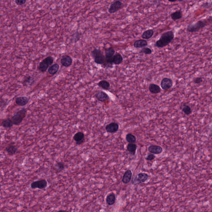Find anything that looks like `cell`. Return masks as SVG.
Wrapping results in <instances>:
<instances>
[{"label":"cell","instance_id":"1","mask_svg":"<svg viewBox=\"0 0 212 212\" xmlns=\"http://www.w3.org/2000/svg\"><path fill=\"white\" fill-rule=\"evenodd\" d=\"M175 37L174 33L172 31L165 32L161 35L159 40L155 43V46L158 48H163L169 45Z\"/></svg>","mask_w":212,"mask_h":212},{"label":"cell","instance_id":"2","mask_svg":"<svg viewBox=\"0 0 212 212\" xmlns=\"http://www.w3.org/2000/svg\"><path fill=\"white\" fill-rule=\"evenodd\" d=\"M209 24V22L206 20H199L194 23L189 24L187 26L186 30L189 33H193L198 32L202 30Z\"/></svg>","mask_w":212,"mask_h":212},{"label":"cell","instance_id":"3","mask_svg":"<svg viewBox=\"0 0 212 212\" xmlns=\"http://www.w3.org/2000/svg\"><path fill=\"white\" fill-rule=\"evenodd\" d=\"M27 113V110L24 108L19 110L15 113L11 118H10L14 125L15 126H19L20 125L26 117Z\"/></svg>","mask_w":212,"mask_h":212},{"label":"cell","instance_id":"4","mask_svg":"<svg viewBox=\"0 0 212 212\" xmlns=\"http://www.w3.org/2000/svg\"><path fill=\"white\" fill-rule=\"evenodd\" d=\"M91 56L96 64L100 65L104 64L105 62V56L99 49H94L91 52Z\"/></svg>","mask_w":212,"mask_h":212},{"label":"cell","instance_id":"5","mask_svg":"<svg viewBox=\"0 0 212 212\" xmlns=\"http://www.w3.org/2000/svg\"><path fill=\"white\" fill-rule=\"evenodd\" d=\"M149 176L146 173H140L135 176L132 180V184L134 185L140 184L146 181Z\"/></svg>","mask_w":212,"mask_h":212},{"label":"cell","instance_id":"6","mask_svg":"<svg viewBox=\"0 0 212 212\" xmlns=\"http://www.w3.org/2000/svg\"><path fill=\"white\" fill-rule=\"evenodd\" d=\"M47 182L44 179L36 181L33 182L31 184V188L33 189L38 188L39 189H43L45 188L47 186Z\"/></svg>","mask_w":212,"mask_h":212},{"label":"cell","instance_id":"7","mask_svg":"<svg viewBox=\"0 0 212 212\" xmlns=\"http://www.w3.org/2000/svg\"><path fill=\"white\" fill-rule=\"evenodd\" d=\"M123 7V3L120 1H116L111 4L108 9L110 14H114Z\"/></svg>","mask_w":212,"mask_h":212},{"label":"cell","instance_id":"8","mask_svg":"<svg viewBox=\"0 0 212 212\" xmlns=\"http://www.w3.org/2000/svg\"><path fill=\"white\" fill-rule=\"evenodd\" d=\"M119 125L115 122H112L106 125L105 129L106 131L110 133H115L118 131Z\"/></svg>","mask_w":212,"mask_h":212},{"label":"cell","instance_id":"9","mask_svg":"<svg viewBox=\"0 0 212 212\" xmlns=\"http://www.w3.org/2000/svg\"><path fill=\"white\" fill-rule=\"evenodd\" d=\"M72 58L69 56L64 55L62 56L61 59V64L66 67H68L72 64Z\"/></svg>","mask_w":212,"mask_h":212},{"label":"cell","instance_id":"10","mask_svg":"<svg viewBox=\"0 0 212 212\" xmlns=\"http://www.w3.org/2000/svg\"><path fill=\"white\" fill-rule=\"evenodd\" d=\"M73 139L76 142L75 144L76 145H81L83 144L85 141L84 134L82 132H77L74 135Z\"/></svg>","mask_w":212,"mask_h":212},{"label":"cell","instance_id":"11","mask_svg":"<svg viewBox=\"0 0 212 212\" xmlns=\"http://www.w3.org/2000/svg\"><path fill=\"white\" fill-rule=\"evenodd\" d=\"M95 97L98 100L101 102H105L110 99L109 96L105 92L102 91H98L95 95Z\"/></svg>","mask_w":212,"mask_h":212},{"label":"cell","instance_id":"12","mask_svg":"<svg viewBox=\"0 0 212 212\" xmlns=\"http://www.w3.org/2000/svg\"><path fill=\"white\" fill-rule=\"evenodd\" d=\"M173 85V82L171 79L168 78H164L162 80L161 83V86L162 89L164 90L167 89L171 88Z\"/></svg>","mask_w":212,"mask_h":212},{"label":"cell","instance_id":"13","mask_svg":"<svg viewBox=\"0 0 212 212\" xmlns=\"http://www.w3.org/2000/svg\"><path fill=\"white\" fill-rule=\"evenodd\" d=\"M5 151L10 156H13L16 154L18 151L17 147L14 144H10L5 147Z\"/></svg>","mask_w":212,"mask_h":212},{"label":"cell","instance_id":"14","mask_svg":"<svg viewBox=\"0 0 212 212\" xmlns=\"http://www.w3.org/2000/svg\"><path fill=\"white\" fill-rule=\"evenodd\" d=\"M29 98L26 96L18 97L16 99V104L19 106H23L28 104L29 102Z\"/></svg>","mask_w":212,"mask_h":212},{"label":"cell","instance_id":"15","mask_svg":"<svg viewBox=\"0 0 212 212\" xmlns=\"http://www.w3.org/2000/svg\"><path fill=\"white\" fill-rule=\"evenodd\" d=\"M148 150L150 153L154 154H160L163 152V148L160 146L151 145L148 148Z\"/></svg>","mask_w":212,"mask_h":212},{"label":"cell","instance_id":"16","mask_svg":"<svg viewBox=\"0 0 212 212\" xmlns=\"http://www.w3.org/2000/svg\"><path fill=\"white\" fill-rule=\"evenodd\" d=\"M14 125L13 122L10 118L3 119L0 124V126L3 127V128H7V129H10L13 127Z\"/></svg>","mask_w":212,"mask_h":212},{"label":"cell","instance_id":"17","mask_svg":"<svg viewBox=\"0 0 212 212\" xmlns=\"http://www.w3.org/2000/svg\"><path fill=\"white\" fill-rule=\"evenodd\" d=\"M132 176V171L130 169H128L124 173L122 178V182L125 184L129 183L131 179Z\"/></svg>","mask_w":212,"mask_h":212},{"label":"cell","instance_id":"18","mask_svg":"<svg viewBox=\"0 0 212 212\" xmlns=\"http://www.w3.org/2000/svg\"><path fill=\"white\" fill-rule=\"evenodd\" d=\"M106 203L108 205H112L114 204L116 201V196L114 193H110L106 196Z\"/></svg>","mask_w":212,"mask_h":212},{"label":"cell","instance_id":"19","mask_svg":"<svg viewBox=\"0 0 212 212\" xmlns=\"http://www.w3.org/2000/svg\"><path fill=\"white\" fill-rule=\"evenodd\" d=\"M148 43L146 40L140 39L135 41L133 44L134 47L136 48H143L147 46Z\"/></svg>","mask_w":212,"mask_h":212},{"label":"cell","instance_id":"20","mask_svg":"<svg viewBox=\"0 0 212 212\" xmlns=\"http://www.w3.org/2000/svg\"><path fill=\"white\" fill-rule=\"evenodd\" d=\"M60 68V66L58 64L51 65L48 69V72L50 75H54L56 74Z\"/></svg>","mask_w":212,"mask_h":212},{"label":"cell","instance_id":"21","mask_svg":"<svg viewBox=\"0 0 212 212\" xmlns=\"http://www.w3.org/2000/svg\"><path fill=\"white\" fill-rule=\"evenodd\" d=\"M170 16L172 20L174 21L179 20L182 18V13L181 10H177L175 12L171 13Z\"/></svg>","mask_w":212,"mask_h":212},{"label":"cell","instance_id":"22","mask_svg":"<svg viewBox=\"0 0 212 212\" xmlns=\"http://www.w3.org/2000/svg\"><path fill=\"white\" fill-rule=\"evenodd\" d=\"M149 89L153 94H157L161 92V87L154 84H150L149 87Z\"/></svg>","mask_w":212,"mask_h":212},{"label":"cell","instance_id":"23","mask_svg":"<svg viewBox=\"0 0 212 212\" xmlns=\"http://www.w3.org/2000/svg\"><path fill=\"white\" fill-rule=\"evenodd\" d=\"M123 58L121 54L119 53H116L114 55L113 57V64L115 65H119L122 63Z\"/></svg>","mask_w":212,"mask_h":212},{"label":"cell","instance_id":"24","mask_svg":"<svg viewBox=\"0 0 212 212\" xmlns=\"http://www.w3.org/2000/svg\"><path fill=\"white\" fill-rule=\"evenodd\" d=\"M154 33V30L152 29H149L144 32L141 37L144 39H148L152 37Z\"/></svg>","mask_w":212,"mask_h":212},{"label":"cell","instance_id":"25","mask_svg":"<svg viewBox=\"0 0 212 212\" xmlns=\"http://www.w3.org/2000/svg\"><path fill=\"white\" fill-rule=\"evenodd\" d=\"M49 66V65L47 64L45 62V60H43L39 63L38 67V69L40 72H45L47 71Z\"/></svg>","mask_w":212,"mask_h":212},{"label":"cell","instance_id":"26","mask_svg":"<svg viewBox=\"0 0 212 212\" xmlns=\"http://www.w3.org/2000/svg\"><path fill=\"white\" fill-rule=\"evenodd\" d=\"M137 145L135 144V143H134V144L129 143L127 146V150L133 155L135 154V151H136V149H137Z\"/></svg>","mask_w":212,"mask_h":212},{"label":"cell","instance_id":"27","mask_svg":"<svg viewBox=\"0 0 212 212\" xmlns=\"http://www.w3.org/2000/svg\"><path fill=\"white\" fill-rule=\"evenodd\" d=\"M115 50L112 47L105 49V56L106 58H112L114 55Z\"/></svg>","mask_w":212,"mask_h":212},{"label":"cell","instance_id":"28","mask_svg":"<svg viewBox=\"0 0 212 212\" xmlns=\"http://www.w3.org/2000/svg\"><path fill=\"white\" fill-rule=\"evenodd\" d=\"M98 85L101 88L105 90H108L110 88V84L109 82L105 80H102L100 81L98 83Z\"/></svg>","mask_w":212,"mask_h":212},{"label":"cell","instance_id":"29","mask_svg":"<svg viewBox=\"0 0 212 212\" xmlns=\"http://www.w3.org/2000/svg\"><path fill=\"white\" fill-rule=\"evenodd\" d=\"M126 140L128 143H135L136 141V137L135 136L133 135L131 133L127 134L126 135Z\"/></svg>","mask_w":212,"mask_h":212},{"label":"cell","instance_id":"30","mask_svg":"<svg viewBox=\"0 0 212 212\" xmlns=\"http://www.w3.org/2000/svg\"><path fill=\"white\" fill-rule=\"evenodd\" d=\"M33 81V78L30 75H28L24 78L23 83H22V84L24 86H26L30 84Z\"/></svg>","mask_w":212,"mask_h":212},{"label":"cell","instance_id":"31","mask_svg":"<svg viewBox=\"0 0 212 212\" xmlns=\"http://www.w3.org/2000/svg\"><path fill=\"white\" fill-rule=\"evenodd\" d=\"M81 34L79 31H77L75 32V34L73 35V37H72L73 41L75 43H76L80 40V39H81Z\"/></svg>","mask_w":212,"mask_h":212},{"label":"cell","instance_id":"32","mask_svg":"<svg viewBox=\"0 0 212 212\" xmlns=\"http://www.w3.org/2000/svg\"><path fill=\"white\" fill-rule=\"evenodd\" d=\"M182 111L185 114L188 115L192 112L191 107L188 105H185L183 106L182 108Z\"/></svg>","mask_w":212,"mask_h":212},{"label":"cell","instance_id":"33","mask_svg":"<svg viewBox=\"0 0 212 212\" xmlns=\"http://www.w3.org/2000/svg\"><path fill=\"white\" fill-rule=\"evenodd\" d=\"M152 53V51L150 48L148 47L143 48L141 50L140 53L145 54H150Z\"/></svg>","mask_w":212,"mask_h":212},{"label":"cell","instance_id":"34","mask_svg":"<svg viewBox=\"0 0 212 212\" xmlns=\"http://www.w3.org/2000/svg\"><path fill=\"white\" fill-rule=\"evenodd\" d=\"M44 60L47 64L49 66H51V65H52V64H53L54 59L51 56H48V57H46Z\"/></svg>","mask_w":212,"mask_h":212},{"label":"cell","instance_id":"35","mask_svg":"<svg viewBox=\"0 0 212 212\" xmlns=\"http://www.w3.org/2000/svg\"><path fill=\"white\" fill-rule=\"evenodd\" d=\"M55 166L58 169V170L60 171L64 169L65 168L64 165L61 162H57L55 165Z\"/></svg>","mask_w":212,"mask_h":212},{"label":"cell","instance_id":"36","mask_svg":"<svg viewBox=\"0 0 212 212\" xmlns=\"http://www.w3.org/2000/svg\"><path fill=\"white\" fill-rule=\"evenodd\" d=\"M27 0H15V3L18 6H22L26 3Z\"/></svg>","mask_w":212,"mask_h":212},{"label":"cell","instance_id":"37","mask_svg":"<svg viewBox=\"0 0 212 212\" xmlns=\"http://www.w3.org/2000/svg\"><path fill=\"white\" fill-rule=\"evenodd\" d=\"M155 158V156L152 153H150L148 154L147 157H146V160L148 161H152L154 160Z\"/></svg>","mask_w":212,"mask_h":212},{"label":"cell","instance_id":"38","mask_svg":"<svg viewBox=\"0 0 212 212\" xmlns=\"http://www.w3.org/2000/svg\"><path fill=\"white\" fill-rule=\"evenodd\" d=\"M202 81L203 79L201 77H198V78H196L194 80V82L195 83L197 84L200 83L202 82Z\"/></svg>","mask_w":212,"mask_h":212},{"label":"cell","instance_id":"39","mask_svg":"<svg viewBox=\"0 0 212 212\" xmlns=\"http://www.w3.org/2000/svg\"><path fill=\"white\" fill-rule=\"evenodd\" d=\"M168 1L170 2H175L176 1H182L184 0H168Z\"/></svg>","mask_w":212,"mask_h":212}]
</instances>
